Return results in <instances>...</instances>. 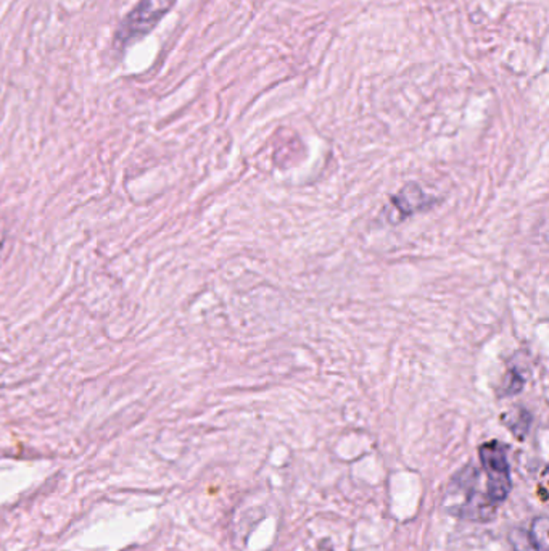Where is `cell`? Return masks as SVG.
Listing matches in <instances>:
<instances>
[{
    "mask_svg": "<svg viewBox=\"0 0 549 551\" xmlns=\"http://www.w3.org/2000/svg\"><path fill=\"white\" fill-rule=\"evenodd\" d=\"M175 4L176 0H139L116 29L114 49L122 52L126 47L149 35L173 10Z\"/></svg>",
    "mask_w": 549,
    "mask_h": 551,
    "instance_id": "1",
    "label": "cell"
},
{
    "mask_svg": "<svg viewBox=\"0 0 549 551\" xmlns=\"http://www.w3.org/2000/svg\"><path fill=\"white\" fill-rule=\"evenodd\" d=\"M427 199L428 197H424V193L419 187L411 184L410 187H404L396 197H393V205H396V209L403 215H410L412 211L422 209V201Z\"/></svg>",
    "mask_w": 549,
    "mask_h": 551,
    "instance_id": "4",
    "label": "cell"
},
{
    "mask_svg": "<svg viewBox=\"0 0 549 551\" xmlns=\"http://www.w3.org/2000/svg\"><path fill=\"white\" fill-rule=\"evenodd\" d=\"M477 484H479V471L474 464H467L464 469L454 476L451 489L464 493V501L461 507L456 508L453 511L456 516L485 523V521L493 519L497 507L490 501L487 495H480L477 492Z\"/></svg>",
    "mask_w": 549,
    "mask_h": 551,
    "instance_id": "3",
    "label": "cell"
},
{
    "mask_svg": "<svg viewBox=\"0 0 549 551\" xmlns=\"http://www.w3.org/2000/svg\"><path fill=\"white\" fill-rule=\"evenodd\" d=\"M503 421H505L506 426L513 430L515 437L522 440L527 436L529 429H530L532 416H530V413H527L525 410H519L517 414H511V418H506L505 416Z\"/></svg>",
    "mask_w": 549,
    "mask_h": 551,
    "instance_id": "6",
    "label": "cell"
},
{
    "mask_svg": "<svg viewBox=\"0 0 549 551\" xmlns=\"http://www.w3.org/2000/svg\"><path fill=\"white\" fill-rule=\"evenodd\" d=\"M546 531H548V519L545 516L537 517L533 521L532 529L527 531L530 543H532L533 551H546V548H548Z\"/></svg>",
    "mask_w": 549,
    "mask_h": 551,
    "instance_id": "5",
    "label": "cell"
},
{
    "mask_svg": "<svg viewBox=\"0 0 549 551\" xmlns=\"http://www.w3.org/2000/svg\"><path fill=\"white\" fill-rule=\"evenodd\" d=\"M509 542L513 545L515 551H533L532 543L529 539V532L523 529H514L509 534Z\"/></svg>",
    "mask_w": 549,
    "mask_h": 551,
    "instance_id": "7",
    "label": "cell"
},
{
    "mask_svg": "<svg viewBox=\"0 0 549 551\" xmlns=\"http://www.w3.org/2000/svg\"><path fill=\"white\" fill-rule=\"evenodd\" d=\"M479 456L480 463L487 473V497L498 507L507 499L513 487L506 446L498 440H490L480 446Z\"/></svg>",
    "mask_w": 549,
    "mask_h": 551,
    "instance_id": "2",
    "label": "cell"
}]
</instances>
